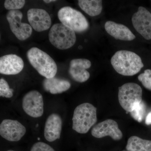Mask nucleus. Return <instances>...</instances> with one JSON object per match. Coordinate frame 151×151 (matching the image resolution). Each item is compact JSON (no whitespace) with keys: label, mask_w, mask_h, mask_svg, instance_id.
Wrapping results in <instances>:
<instances>
[{"label":"nucleus","mask_w":151,"mask_h":151,"mask_svg":"<svg viewBox=\"0 0 151 151\" xmlns=\"http://www.w3.org/2000/svg\"><path fill=\"white\" fill-rule=\"evenodd\" d=\"M111 63L117 73L125 76L137 74L144 66L139 55L125 50L116 52L111 58Z\"/></svg>","instance_id":"1"},{"label":"nucleus","mask_w":151,"mask_h":151,"mask_svg":"<svg viewBox=\"0 0 151 151\" xmlns=\"http://www.w3.org/2000/svg\"><path fill=\"white\" fill-rule=\"evenodd\" d=\"M97 122V108L90 103H82L74 110L72 129L79 134H86Z\"/></svg>","instance_id":"2"},{"label":"nucleus","mask_w":151,"mask_h":151,"mask_svg":"<svg viewBox=\"0 0 151 151\" xmlns=\"http://www.w3.org/2000/svg\"><path fill=\"white\" fill-rule=\"evenodd\" d=\"M28 59L31 65L41 75L46 78L54 77L58 67L54 60L40 49L33 47L27 52Z\"/></svg>","instance_id":"3"},{"label":"nucleus","mask_w":151,"mask_h":151,"mask_svg":"<svg viewBox=\"0 0 151 151\" xmlns=\"http://www.w3.org/2000/svg\"><path fill=\"white\" fill-rule=\"evenodd\" d=\"M48 37L51 44L61 50L70 48L76 42L75 32L61 23L55 24L52 27Z\"/></svg>","instance_id":"4"},{"label":"nucleus","mask_w":151,"mask_h":151,"mask_svg":"<svg viewBox=\"0 0 151 151\" xmlns=\"http://www.w3.org/2000/svg\"><path fill=\"white\" fill-rule=\"evenodd\" d=\"M142 90L135 83H126L119 87V100L122 108L127 112H132L142 102Z\"/></svg>","instance_id":"5"},{"label":"nucleus","mask_w":151,"mask_h":151,"mask_svg":"<svg viewBox=\"0 0 151 151\" xmlns=\"http://www.w3.org/2000/svg\"><path fill=\"white\" fill-rule=\"evenodd\" d=\"M58 16L61 23L75 32H84L89 28V22L84 15L70 7L65 6L60 9Z\"/></svg>","instance_id":"6"},{"label":"nucleus","mask_w":151,"mask_h":151,"mask_svg":"<svg viewBox=\"0 0 151 151\" xmlns=\"http://www.w3.org/2000/svg\"><path fill=\"white\" fill-rule=\"evenodd\" d=\"M23 14L19 10L9 11L6 19L12 32L19 40L24 41L29 38L32 33L30 25L21 22Z\"/></svg>","instance_id":"7"},{"label":"nucleus","mask_w":151,"mask_h":151,"mask_svg":"<svg viewBox=\"0 0 151 151\" xmlns=\"http://www.w3.org/2000/svg\"><path fill=\"white\" fill-rule=\"evenodd\" d=\"M22 106L25 113L32 118L42 116L44 113V101L41 94L36 90L27 92L22 100Z\"/></svg>","instance_id":"8"},{"label":"nucleus","mask_w":151,"mask_h":151,"mask_svg":"<svg viewBox=\"0 0 151 151\" xmlns=\"http://www.w3.org/2000/svg\"><path fill=\"white\" fill-rule=\"evenodd\" d=\"M25 127L17 120L5 119L0 125L1 137L10 142H18L25 134Z\"/></svg>","instance_id":"9"},{"label":"nucleus","mask_w":151,"mask_h":151,"mask_svg":"<svg viewBox=\"0 0 151 151\" xmlns=\"http://www.w3.org/2000/svg\"><path fill=\"white\" fill-rule=\"evenodd\" d=\"M132 22L138 33L147 40H151V13L149 11L144 7H139L132 16Z\"/></svg>","instance_id":"10"},{"label":"nucleus","mask_w":151,"mask_h":151,"mask_svg":"<svg viewBox=\"0 0 151 151\" xmlns=\"http://www.w3.org/2000/svg\"><path fill=\"white\" fill-rule=\"evenodd\" d=\"M91 134L97 138L110 136L114 140H119L123 137L118 123L112 119H107L95 125L91 130Z\"/></svg>","instance_id":"11"},{"label":"nucleus","mask_w":151,"mask_h":151,"mask_svg":"<svg viewBox=\"0 0 151 151\" xmlns=\"http://www.w3.org/2000/svg\"><path fill=\"white\" fill-rule=\"evenodd\" d=\"M27 15L30 25L36 31H44L51 27V17L47 12L43 9H30L28 11Z\"/></svg>","instance_id":"12"},{"label":"nucleus","mask_w":151,"mask_h":151,"mask_svg":"<svg viewBox=\"0 0 151 151\" xmlns=\"http://www.w3.org/2000/svg\"><path fill=\"white\" fill-rule=\"evenodd\" d=\"M91 62L84 58L73 59L70 61L68 73L74 81L85 82L90 77V73L86 69L91 67Z\"/></svg>","instance_id":"13"},{"label":"nucleus","mask_w":151,"mask_h":151,"mask_svg":"<svg viewBox=\"0 0 151 151\" xmlns=\"http://www.w3.org/2000/svg\"><path fill=\"white\" fill-rule=\"evenodd\" d=\"M24 63L21 58L15 54H9L0 58V73L5 75H16L21 72Z\"/></svg>","instance_id":"14"},{"label":"nucleus","mask_w":151,"mask_h":151,"mask_svg":"<svg viewBox=\"0 0 151 151\" xmlns=\"http://www.w3.org/2000/svg\"><path fill=\"white\" fill-rule=\"evenodd\" d=\"M62 128L61 117L56 113H52L47 117L44 129V137L47 140L53 142L60 139Z\"/></svg>","instance_id":"15"},{"label":"nucleus","mask_w":151,"mask_h":151,"mask_svg":"<svg viewBox=\"0 0 151 151\" xmlns=\"http://www.w3.org/2000/svg\"><path fill=\"white\" fill-rule=\"evenodd\" d=\"M105 27L107 33L116 40L132 41L136 38L129 29L124 25L109 21L105 23Z\"/></svg>","instance_id":"16"},{"label":"nucleus","mask_w":151,"mask_h":151,"mask_svg":"<svg viewBox=\"0 0 151 151\" xmlns=\"http://www.w3.org/2000/svg\"><path fill=\"white\" fill-rule=\"evenodd\" d=\"M44 89L52 94H57L65 92L70 88L71 84L69 81L65 79L54 77L44 80Z\"/></svg>","instance_id":"17"},{"label":"nucleus","mask_w":151,"mask_h":151,"mask_svg":"<svg viewBox=\"0 0 151 151\" xmlns=\"http://www.w3.org/2000/svg\"><path fill=\"white\" fill-rule=\"evenodd\" d=\"M78 4L81 9L91 17L99 15L103 9L101 0H79Z\"/></svg>","instance_id":"18"},{"label":"nucleus","mask_w":151,"mask_h":151,"mask_svg":"<svg viewBox=\"0 0 151 151\" xmlns=\"http://www.w3.org/2000/svg\"><path fill=\"white\" fill-rule=\"evenodd\" d=\"M126 149L128 151H151V141L132 136L128 139Z\"/></svg>","instance_id":"19"},{"label":"nucleus","mask_w":151,"mask_h":151,"mask_svg":"<svg viewBox=\"0 0 151 151\" xmlns=\"http://www.w3.org/2000/svg\"><path fill=\"white\" fill-rule=\"evenodd\" d=\"M129 113L132 118L134 120L139 123L142 122L146 113V105L144 101H142Z\"/></svg>","instance_id":"20"},{"label":"nucleus","mask_w":151,"mask_h":151,"mask_svg":"<svg viewBox=\"0 0 151 151\" xmlns=\"http://www.w3.org/2000/svg\"><path fill=\"white\" fill-rule=\"evenodd\" d=\"M25 4L24 0H6L4 6L6 9L9 11L19 10L22 8Z\"/></svg>","instance_id":"21"},{"label":"nucleus","mask_w":151,"mask_h":151,"mask_svg":"<svg viewBox=\"0 0 151 151\" xmlns=\"http://www.w3.org/2000/svg\"><path fill=\"white\" fill-rule=\"evenodd\" d=\"M14 90L10 89L8 82L4 78L0 79V96L9 98L13 95Z\"/></svg>","instance_id":"22"},{"label":"nucleus","mask_w":151,"mask_h":151,"mask_svg":"<svg viewBox=\"0 0 151 151\" xmlns=\"http://www.w3.org/2000/svg\"><path fill=\"white\" fill-rule=\"evenodd\" d=\"M138 79L146 89L151 90V70L147 69L138 76Z\"/></svg>","instance_id":"23"},{"label":"nucleus","mask_w":151,"mask_h":151,"mask_svg":"<svg viewBox=\"0 0 151 151\" xmlns=\"http://www.w3.org/2000/svg\"><path fill=\"white\" fill-rule=\"evenodd\" d=\"M30 151H55L54 149L46 143L37 142L34 144Z\"/></svg>","instance_id":"24"},{"label":"nucleus","mask_w":151,"mask_h":151,"mask_svg":"<svg viewBox=\"0 0 151 151\" xmlns=\"http://www.w3.org/2000/svg\"><path fill=\"white\" fill-rule=\"evenodd\" d=\"M145 123L147 125H150L151 124V112H150L146 116Z\"/></svg>","instance_id":"25"},{"label":"nucleus","mask_w":151,"mask_h":151,"mask_svg":"<svg viewBox=\"0 0 151 151\" xmlns=\"http://www.w3.org/2000/svg\"><path fill=\"white\" fill-rule=\"evenodd\" d=\"M56 1L55 0H45V1H43L45 3H46V4H49V3L55 2Z\"/></svg>","instance_id":"26"},{"label":"nucleus","mask_w":151,"mask_h":151,"mask_svg":"<svg viewBox=\"0 0 151 151\" xmlns=\"http://www.w3.org/2000/svg\"><path fill=\"white\" fill-rule=\"evenodd\" d=\"M7 151H15L13 150H8Z\"/></svg>","instance_id":"27"},{"label":"nucleus","mask_w":151,"mask_h":151,"mask_svg":"<svg viewBox=\"0 0 151 151\" xmlns=\"http://www.w3.org/2000/svg\"></svg>","instance_id":"28"}]
</instances>
